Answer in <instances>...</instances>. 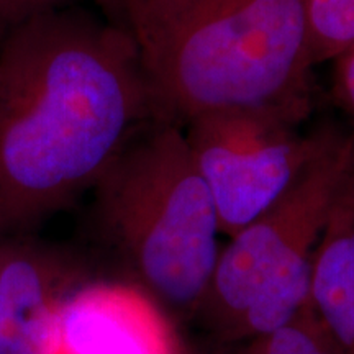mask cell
<instances>
[{"instance_id": "obj_12", "label": "cell", "mask_w": 354, "mask_h": 354, "mask_svg": "<svg viewBox=\"0 0 354 354\" xmlns=\"http://www.w3.org/2000/svg\"><path fill=\"white\" fill-rule=\"evenodd\" d=\"M66 0H0V35L39 13L63 7Z\"/></svg>"}, {"instance_id": "obj_9", "label": "cell", "mask_w": 354, "mask_h": 354, "mask_svg": "<svg viewBox=\"0 0 354 354\" xmlns=\"http://www.w3.org/2000/svg\"><path fill=\"white\" fill-rule=\"evenodd\" d=\"M312 66L336 59L354 43V0H305Z\"/></svg>"}, {"instance_id": "obj_1", "label": "cell", "mask_w": 354, "mask_h": 354, "mask_svg": "<svg viewBox=\"0 0 354 354\" xmlns=\"http://www.w3.org/2000/svg\"><path fill=\"white\" fill-rule=\"evenodd\" d=\"M153 120L130 30L82 12L39 13L0 35V234L94 189Z\"/></svg>"}, {"instance_id": "obj_3", "label": "cell", "mask_w": 354, "mask_h": 354, "mask_svg": "<svg viewBox=\"0 0 354 354\" xmlns=\"http://www.w3.org/2000/svg\"><path fill=\"white\" fill-rule=\"evenodd\" d=\"M100 236L171 315H197L214 277L218 218L184 128L149 120L94 185Z\"/></svg>"}, {"instance_id": "obj_5", "label": "cell", "mask_w": 354, "mask_h": 354, "mask_svg": "<svg viewBox=\"0 0 354 354\" xmlns=\"http://www.w3.org/2000/svg\"><path fill=\"white\" fill-rule=\"evenodd\" d=\"M308 109H223L185 123V140L214 201L220 233L233 236L272 205L333 138L338 125L299 130Z\"/></svg>"}, {"instance_id": "obj_13", "label": "cell", "mask_w": 354, "mask_h": 354, "mask_svg": "<svg viewBox=\"0 0 354 354\" xmlns=\"http://www.w3.org/2000/svg\"><path fill=\"white\" fill-rule=\"evenodd\" d=\"M335 95L354 118V43L335 59Z\"/></svg>"}, {"instance_id": "obj_7", "label": "cell", "mask_w": 354, "mask_h": 354, "mask_svg": "<svg viewBox=\"0 0 354 354\" xmlns=\"http://www.w3.org/2000/svg\"><path fill=\"white\" fill-rule=\"evenodd\" d=\"M77 286L76 269L50 251L0 248V354H55L64 300Z\"/></svg>"}, {"instance_id": "obj_2", "label": "cell", "mask_w": 354, "mask_h": 354, "mask_svg": "<svg viewBox=\"0 0 354 354\" xmlns=\"http://www.w3.org/2000/svg\"><path fill=\"white\" fill-rule=\"evenodd\" d=\"M153 120L223 109H308L305 0H180L135 38Z\"/></svg>"}, {"instance_id": "obj_10", "label": "cell", "mask_w": 354, "mask_h": 354, "mask_svg": "<svg viewBox=\"0 0 354 354\" xmlns=\"http://www.w3.org/2000/svg\"><path fill=\"white\" fill-rule=\"evenodd\" d=\"M246 354H339L318 325L308 305L274 333L250 342Z\"/></svg>"}, {"instance_id": "obj_14", "label": "cell", "mask_w": 354, "mask_h": 354, "mask_svg": "<svg viewBox=\"0 0 354 354\" xmlns=\"http://www.w3.org/2000/svg\"><path fill=\"white\" fill-rule=\"evenodd\" d=\"M95 2L109 13L115 25L125 26L128 30V21L136 0H95Z\"/></svg>"}, {"instance_id": "obj_11", "label": "cell", "mask_w": 354, "mask_h": 354, "mask_svg": "<svg viewBox=\"0 0 354 354\" xmlns=\"http://www.w3.org/2000/svg\"><path fill=\"white\" fill-rule=\"evenodd\" d=\"M179 3L180 0H136L128 21L131 37H143L158 24H161Z\"/></svg>"}, {"instance_id": "obj_15", "label": "cell", "mask_w": 354, "mask_h": 354, "mask_svg": "<svg viewBox=\"0 0 354 354\" xmlns=\"http://www.w3.org/2000/svg\"><path fill=\"white\" fill-rule=\"evenodd\" d=\"M349 185H351V190H353V196H354V172H353L351 179H349Z\"/></svg>"}, {"instance_id": "obj_8", "label": "cell", "mask_w": 354, "mask_h": 354, "mask_svg": "<svg viewBox=\"0 0 354 354\" xmlns=\"http://www.w3.org/2000/svg\"><path fill=\"white\" fill-rule=\"evenodd\" d=\"M349 179L317 243L307 304L339 354H354V196Z\"/></svg>"}, {"instance_id": "obj_4", "label": "cell", "mask_w": 354, "mask_h": 354, "mask_svg": "<svg viewBox=\"0 0 354 354\" xmlns=\"http://www.w3.org/2000/svg\"><path fill=\"white\" fill-rule=\"evenodd\" d=\"M354 171V131L333 138L269 209L220 250L197 317L220 342H253L307 307L313 254Z\"/></svg>"}, {"instance_id": "obj_16", "label": "cell", "mask_w": 354, "mask_h": 354, "mask_svg": "<svg viewBox=\"0 0 354 354\" xmlns=\"http://www.w3.org/2000/svg\"><path fill=\"white\" fill-rule=\"evenodd\" d=\"M245 354H246V353H245Z\"/></svg>"}, {"instance_id": "obj_6", "label": "cell", "mask_w": 354, "mask_h": 354, "mask_svg": "<svg viewBox=\"0 0 354 354\" xmlns=\"http://www.w3.org/2000/svg\"><path fill=\"white\" fill-rule=\"evenodd\" d=\"M55 354H183L166 312L135 284H79L66 297Z\"/></svg>"}]
</instances>
